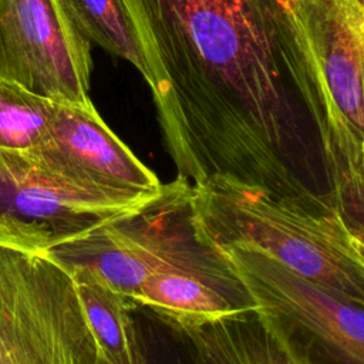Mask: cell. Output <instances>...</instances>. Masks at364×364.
<instances>
[{
  "label": "cell",
  "mask_w": 364,
  "mask_h": 364,
  "mask_svg": "<svg viewBox=\"0 0 364 364\" xmlns=\"http://www.w3.org/2000/svg\"><path fill=\"white\" fill-rule=\"evenodd\" d=\"M355 236V235H354ZM357 239V250H358V256H360V260H361V264H363V269H364V239L355 236Z\"/></svg>",
  "instance_id": "obj_16"
},
{
  "label": "cell",
  "mask_w": 364,
  "mask_h": 364,
  "mask_svg": "<svg viewBox=\"0 0 364 364\" xmlns=\"http://www.w3.org/2000/svg\"><path fill=\"white\" fill-rule=\"evenodd\" d=\"M191 192L192 185L178 176L145 205L44 253L67 272H90L132 304L144 282L158 272L209 269L223 263L195 233Z\"/></svg>",
  "instance_id": "obj_3"
},
{
  "label": "cell",
  "mask_w": 364,
  "mask_h": 364,
  "mask_svg": "<svg viewBox=\"0 0 364 364\" xmlns=\"http://www.w3.org/2000/svg\"><path fill=\"white\" fill-rule=\"evenodd\" d=\"M324 97L328 195L364 178V9L358 0H293Z\"/></svg>",
  "instance_id": "obj_6"
},
{
  "label": "cell",
  "mask_w": 364,
  "mask_h": 364,
  "mask_svg": "<svg viewBox=\"0 0 364 364\" xmlns=\"http://www.w3.org/2000/svg\"><path fill=\"white\" fill-rule=\"evenodd\" d=\"M191 219L209 249H255L291 272L364 306L357 239L334 206L280 198L225 175L192 185Z\"/></svg>",
  "instance_id": "obj_2"
},
{
  "label": "cell",
  "mask_w": 364,
  "mask_h": 364,
  "mask_svg": "<svg viewBox=\"0 0 364 364\" xmlns=\"http://www.w3.org/2000/svg\"><path fill=\"white\" fill-rule=\"evenodd\" d=\"M90 327L109 364H146L129 314L131 301L87 270L70 272Z\"/></svg>",
  "instance_id": "obj_12"
},
{
  "label": "cell",
  "mask_w": 364,
  "mask_h": 364,
  "mask_svg": "<svg viewBox=\"0 0 364 364\" xmlns=\"http://www.w3.org/2000/svg\"><path fill=\"white\" fill-rule=\"evenodd\" d=\"M178 176L215 175L331 205L301 179L328 146L316 65L293 0H122Z\"/></svg>",
  "instance_id": "obj_1"
},
{
  "label": "cell",
  "mask_w": 364,
  "mask_h": 364,
  "mask_svg": "<svg viewBox=\"0 0 364 364\" xmlns=\"http://www.w3.org/2000/svg\"><path fill=\"white\" fill-rule=\"evenodd\" d=\"M331 203L343 213L354 235L364 239V185L331 198Z\"/></svg>",
  "instance_id": "obj_15"
},
{
  "label": "cell",
  "mask_w": 364,
  "mask_h": 364,
  "mask_svg": "<svg viewBox=\"0 0 364 364\" xmlns=\"http://www.w3.org/2000/svg\"><path fill=\"white\" fill-rule=\"evenodd\" d=\"M358 3H360V4H361V7L364 9V0H358Z\"/></svg>",
  "instance_id": "obj_17"
},
{
  "label": "cell",
  "mask_w": 364,
  "mask_h": 364,
  "mask_svg": "<svg viewBox=\"0 0 364 364\" xmlns=\"http://www.w3.org/2000/svg\"><path fill=\"white\" fill-rule=\"evenodd\" d=\"M146 202L77 189L26 152L0 149V245L44 253Z\"/></svg>",
  "instance_id": "obj_8"
},
{
  "label": "cell",
  "mask_w": 364,
  "mask_h": 364,
  "mask_svg": "<svg viewBox=\"0 0 364 364\" xmlns=\"http://www.w3.org/2000/svg\"><path fill=\"white\" fill-rule=\"evenodd\" d=\"M0 364H109L70 272L0 245Z\"/></svg>",
  "instance_id": "obj_4"
},
{
  "label": "cell",
  "mask_w": 364,
  "mask_h": 364,
  "mask_svg": "<svg viewBox=\"0 0 364 364\" xmlns=\"http://www.w3.org/2000/svg\"><path fill=\"white\" fill-rule=\"evenodd\" d=\"M301 364H364V306L249 247H218Z\"/></svg>",
  "instance_id": "obj_5"
},
{
  "label": "cell",
  "mask_w": 364,
  "mask_h": 364,
  "mask_svg": "<svg viewBox=\"0 0 364 364\" xmlns=\"http://www.w3.org/2000/svg\"><path fill=\"white\" fill-rule=\"evenodd\" d=\"M173 331L185 341L192 364H301L259 306Z\"/></svg>",
  "instance_id": "obj_11"
},
{
  "label": "cell",
  "mask_w": 364,
  "mask_h": 364,
  "mask_svg": "<svg viewBox=\"0 0 364 364\" xmlns=\"http://www.w3.org/2000/svg\"><path fill=\"white\" fill-rule=\"evenodd\" d=\"M172 330L256 306L225 263L209 269H172L148 277L132 299Z\"/></svg>",
  "instance_id": "obj_10"
},
{
  "label": "cell",
  "mask_w": 364,
  "mask_h": 364,
  "mask_svg": "<svg viewBox=\"0 0 364 364\" xmlns=\"http://www.w3.org/2000/svg\"><path fill=\"white\" fill-rule=\"evenodd\" d=\"M68 3L82 34L108 53L131 63L148 84L149 70L124 1L68 0Z\"/></svg>",
  "instance_id": "obj_13"
},
{
  "label": "cell",
  "mask_w": 364,
  "mask_h": 364,
  "mask_svg": "<svg viewBox=\"0 0 364 364\" xmlns=\"http://www.w3.org/2000/svg\"><path fill=\"white\" fill-rule=\"evenodd\" d=\"M55 101L0 78V149L27 152L48 135Z\"/></svg>",
  "instance_id": "obj_14"
},
{
  "label": "cell",
  "mask_w": 364,
  "mask_h": 364,
  "mask_svg": "<svg viewBox=\"0 0 364 364\" xmlns=\"http://www.w3.org/2000/svg\"><path fill=\"white\" fill-rule=\"evenodd\" d=\"M26 154L65 183L117 200L142 203L164 189L94 105L55 102L47 138Z\"/></svg>",
  "instance_id": "obj_9"
},
{
  "label": "cell",
  "mask_w": 364,
  "mask_h": 364,
  "mask_svg": "<svg viewBox=\"0 0 364 364\" xmlns=\"http://www.w3.org/2000/svg\"><path fill=\"white\" fill-rule=\"evenodd\" d=\"M91 41L68 0H0V78L55 102L91 107Z\"/></svg>",
  "instance_id": "obj_7"
}]
</instances>
